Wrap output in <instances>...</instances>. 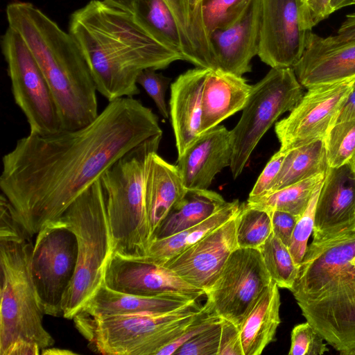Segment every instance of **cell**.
I'll return each mask as SVG.
<instances>
[{"instance_id": "cell-1", "label": "cell", "mask_w": 355, "mask_h": 355, "mask_svg": "<svg viewBox=\"0 0 355 355\" xmlns=\"http://www.w3.org/2000/svg\"><path fill=\"white\" fill-rule=\"evenodd\" d=\"M162 133L157 115L133 97L110 101L89 124L18 139L2 158L0 188L33 236L119 158Z\"/></svg>"}, {"instance_id": "cell-2", "label": "cell", "mask_w": 355, "mask_h": 355, "mask_svg": "<svg viewBox=\"0 0 355 355\" xmlns=\"http://www.w3.org/2000/svg\"><path fill=\"white\" fill-rule=\"evenodd\" d=\"M69 33L87 61L97 92L109 102L139 94L137 79L143 70L184 60L141 26L132 13L104 1L92 0L73 12Z\"/></svg>"}, {"instance_id": "cell-3", "label": "cell", "mask_w": 355, "mask_h": 355, "mask_svg": "<svg viewBox=\"0 0 355 355\" xmlns=\"http://www.w3.org/2000/svg\"><path fill=\"white\" fill-rule=\"evenodd\" d=\"M355 230L313 238L290 290L306 320L342 355H355Z\"/></svg>"}, {"instance_id": "cell-4", "label": "cell", "mask_w": 355, "mask_h": 355, "mask_svg": "<svg viewBox=\"0 0 355 355\" xmlns=\"http://www.w3.org/2000/svg\"><path fill=\"white\" fill-rule=\"evenodd\" d=\"M6 12L8 27L24 39L51 89L63 131L92 123L99 114L97 90L87 61L72 35L31 3L12 2Z\"/></svg>"}, {"instance_id": "cell-5", "label": "cell", "mask_w": 355, "mask_h": 355, "mask_svg": "<svg viewBox=\"0 0 355 355\" xmlns=\"http://www.w3.org/2000/svg\"><path fill=\"white\" fill-rule=\"evenodd\" d=\"M31 237L23 226L0 230V355H39L55 343L31 277Z\"/></svg>"}, {"instance_id": "cell-6", "label": "cell", "mask_w": 355, "mask_h": 355, "mask_svg": "<svg viewBox=\"0 0 355 355\" xmlns=\"http://www.w3.org/2000/svg\"><path fill=\"white\" fill-rule=\"evenodd\" d=\"M162 133L144 141L116 161L101 177L113 241V252L146 254L152 234L145 189L149 161L157 153Z\"/></svg>"}, {"instance_id": "cell-7", "label": "cell", "mask_w": 355, "mask_h": 355, "mask_svg": "<svg viewBox=\"0 0 355 355\" xmlns=\"http://www.w3.org/2000/svg\"><path fill=\"white\" fill-rule=\"evenodd\" d=\"M76 235L77 263L64 295L62 317L73 319L104 283L114 252L106 201L101 179L86 189L60 216Z\"/></svg>"}, {"instance_id": "cell-8", "label": "cell", "mask_w": 355, "mask_h": 355, "mask_svg": "<svg viewBox=\"0 0 355 355\" xmlns=\"http://www.w3.org/2000/svg\"><path fill=\"white\" fill-rule=\"evenodd\" d=\"M197 300L165 313L93 317L79 312L73 320L98 353L155 355L180 336L202 311L204 306Z\"/></svg>"}, {"instance_id": "cell-9", "label": "cell", "mask_w": 355, "mask_h": 355, "mask_svg": "<svg viewBox=\"0 0 355 355\" xmlns=\"http://www.w3.org/2000/svg\"><path fill=\"white\" fill-rule=\"evenodd\" d=\"M303 96L302 86L293 68H271L252 85L236 126L230 130L234 179L242 173L254 148L275 121L291 111Z\"/></svg>"}, {"instance_id": "cell-10", "label": "cell", "mask_w": 355, "mask_h": 355, "mask_svg": "<svg viewBox=\"0 0 355 355\" xmlns=\"http://www.w3.org/2000/svg\"><path fill=\"white\" fill-rule=\"evenodd\" d=\"M1 49L13 98L26 118L30 132L48 136L63 131L51 89L21 36L8 27L1 37Z\"/></svg>"}, {"instance_id": "cell-11", "label": "cell", "mask_w": 355, "mask_h": 355, "mask_svg": "<svg viewBox=\"0 0 355 355\" xmlns=\"http://www.w3.org/2000/svg\"><path fill=\"white\" fill-rule=\"evenodd\" d=\"M77 257L76 235L60 217L46 223L36 234L30 269L45 315L62 316V302L75 274Z\"/></svg>"}, {"instance_id": "cell-12", "label": "cell", "mask_w": 355, "mask_h": 355, "mask_svg": "<svg viewBox=\"0 0 355 355\" xmlns=\"http://www.w3.org/2000/svg\"><path fill=\"white\" fill-rule=\"evenodd\" d=\"M272 280L259 249L238 248L205 292L206 302L239 327Z\"/></svg>"}, {"instance_id": "cell-13", "label": "cell", "mask_w": 355, "mask_h": 355, "mask_svg": "<svg viewBox=\"0 0 355 355\" xmlns=\"http://www.w3.org/2000/svg\"><path fill=\"white\" fill-rule=\"evenodd\" d=\"M354 80L307 89L290 114L275 123L279 150L288 152L324 140L336 123L352 89Z\"/></svg>"}, {"instance_id": "cell-14", "label": "cell", "mask_w": 355, "mask_h": 355, "mask_svg": "<svg viewBox=\"0 0 355 355\" xmlns=\"http://www.w3.org/2000/svg\"><path fill=\"white\" fill-rule=\"evenodd\" d=\"M302 0H261L258 56L271 68H293L300 59L307 32Z\"/></svg>"}, {"instance_id": "cell-15", "label": "cell", "mask_w": 355, "mask_h": 355, "mask_svg": "<svg viewBox=\"0 0 355 355\" xmlns=\"http://www.w3.org/2000/svg\"><path fill=\"white\" fill-rule=\"evenodd\" d=\"M104 284L116 291L142 296L180 293L199 298L206 295L203 290L186 282L164 266L144 257H130L115 252L107 263Z\"/></svg>"}, {"instance_id": "cell-16", "label": "cell", "mask_w": 355, "mask_h": 355, "mask_svg": "<svg viewBox=\"0 0 355 355\" xmlns=\"http://www.w3.org/2000/svg\"><path fill=\"white\" fill-rule=\"evenodd\" d=\"M304 87L355 79V38L307 32L303 53L293 67Z\"/></svg>"}, {"instance_id": "cell-17", "label": "cell", "mask_w": 355, "mask_h": 355, "mask_svg": "<svg viewBox=\"0 0 355 355\" xmlns=\"http://www.w3.org/2000/svg\"><path fill=\"white\" fill-rule=\"evenodd\" d=\"M236 216L163 266L186 282L206 292L230 254L238 248Z\"/></svg>"}, {"instance_id": "cell-18", "label": "cell", "mask_w": 355, "mask_h": 355, "mask_svg": "<svg viewBox=\"0 0 355 355\" xmlns=\"http://www.w3.org/2000/svg\"><path fill=\"white\" fill-rule=\"evenodd\" d=\"M261 21V0H252L233 24L209 36L216 69L238 76L251 71L250 61L258 55Z\"/></svg>"}, {"instance_id": "cell-19", "label": "cell", "mask_w": 355, "mask_h": 355, "mask_svg": "<svg viewBox=\"0 0 355 355\" xmlns=\"http://www.w3.org/2000/svg\"><path fill=\"white\" fill-rule=\"evenodd\" d=\"M355 226V170L349 162L329 167L315 213L313 238L354 230Z\"/></svg>"}, {"instance_id": "cell-20", "label": "cell", "mask_w": 355, "mask_h": 355, "mask_svg": "<svg viewBox=\"0 0 355 355\" xmlns=\"http://www.w3.org/2000/svg\"><path fill=\"white\" fill-rule=\"evenodd\" d=\"M230 131L218 125L200 135L180 156L176 166L187 189H207L217 173L230 166Z\"/></svg>"}, {"instance_id": "cell-21", "label": "cell", "mask_w": 355, "mask_h": 355, "mask_svg": "<svg viewBox=\"0 0 355 355\" xmlns=\"http://www.w3.org/2000/svg\"><path fill=\"white\" fill-rule=\"evenodd\" d=\"M209 69H189L171 85L170 115L178 157L201 134L202 95Z\"/></svg>"}, {"instance_id": "cell-22", "label": "cell", "mask_w": 355, "mask_h": 355, "mask_svg": "<svg viewBox=\"0 0 355 355\" xmlns=\"http://www.w3.org/2000/svg\"><path fill=\"white\" fill-rule=\"evenodd\" d=\"M198 299L180 293L157 296L125 293L111 289L103 283L80 312L93 317L159 314L178 309Z\"/></svg>"}, {"instance_id": "cell-23", "label": "cell", "mask_w": 355, "mask_h": 355, "mask_svg": "<svg viewBox=\"0 0 355 355\" xmlns=\"http://www.w3.org/2000/svg\"><path fill=\"white\" fill-rule=\"evenodd\" d=\"M252 85L241 76L220 69H209L202 95L201 133L243 110Z\"/></svg>"}, {"instance_id": "cell-24", "label": "cell", "mask_w": 355, "mask_h": 355, "mask_svg": "<svg viewBox=\"0 0 355 355\" xmlns=\"http://www.w3.org/2000/svg\"><path fill=\"white\" fill-rule=\"evenodd\" d=\"M176 165L157 153L150 157L146 179V207L153 236L173 207L187 193Z\"/></svg>"}, {"instance_id": "cell-25", "label": "cell", "mask_w": 355, "mask_h": 355, "mask_svg": "<svg viewBox=\"0 0 355 355\" xmlns=\"http://www.w3.org/2000/svg\"><path fill=\"white\" fill-rule=\"evenodd\" d=\"M280 305L279 287L272 280L239 326L244 355H259L275 340Z\"/></svg>"}, {"instance_id": "cell-26", "label": "cell", "mask_w": 355, "mask_h": 355, "mask_svg": "<svg viewBox=\"0 0 355 355\" xmlns=\"http://www.w3.org/2000/svg\"><path fill=\"white\" fill-rule=\"evenodd\" d=\"M227 202L220 194L208 189H187L155 232L152 241L171 236L202 223Z\"/></svg>"}, {"instance_id": "cell-27", "label": "cell", "mask_w": 355, "mask_h": 355, "mask_svg": "<svg viewBox=\"0 0 355 355\" xmlns=\"http://www.w3.org/2000/svg\"><path fill=\"white\" fill-rule=\"evenodd\" d=\"M241 204L238 200L226 205L202 223L171 236L152 241L146 254L147 260L163 266L168 259L196 244L239 212Z\"/></svg>"}, {"instance_id": "cell-28", "label": "cell", "mask_w": 355, "mask_h": 355, "mask_svg": "<svg viewBox=\"0 0 355 355\" xmlns=\"http://www.w3.org/2000/svg\"><path fill=\"white\" fill-rule=\"evenodd\" d=\"M328 168L324 140L292 149L287 152L270 193L316 175L326 173Z\"/></svg>"}, {"instance_id": "cell-29", "label": "cell", "mask_w": 355, "mask_h": 355, "mask_svg": "<svg viewBox=\"0 0 355 355\" xmlns=\"http://www.w3.org/2000/svg\"><path fill=\"white\" fill-rule=\"evenodd\" d=\"M132 14L137 23L153 37L182 54L180 32L164 0H135Z\"/></svg>"}, {"instance_id": "cell-30", "label": "cell", "mask_w": 355, "mask_h": 355, "mask_svg": "<svg viewBox=\"0 0 355 355\" xmlns=\"http://www.w3.org/2000/svg\"><path fill=\"white\" fill-rule=\"evenodd\" d=\"M326 173H321L270 192L258 198L248 199L249 207L266 211H282L300 218L306 209L316 187Z\"/></svg>"}, {"instance_id": "cell-31", "label": "cell", "mask_w": 355, "mask_h": 355, "mask_svg": "<svg viewBox=\"0 0 355 355\" xmlns=\"http://www.w3.org/2000/svg\"><path fill=\"white\" fill-rule=\"evenodd\" d=\"M258 249L271 279L279 288L290 291L298 275L300 266L294 262L288 248L272 232Z\"/></svg>"}, {"instance_id": "cell-32", "label": "cell", "mask_w": 355, "mask_h": 355, "mask_svg": "<svg viewBox=\"0 0 355 355\" xmlns=\"http://www.w3.org/2000/svg\"><path fill=\"white\" fill-rule=\"evenodd\" d=\"M236 238L239 248L258 249L272 232L271 218L266 211L242 203L236 216Z\"/></svg>"}, {"instance_id": "cell-33", "label": "cell", "mask_w": 355, "mask_h": 355, "mask_svg": "<svg viewBox=\"0 0 355 355\" xmlns=\"http://www.w3.org/2000/svg\"><path fill=\"white\" fill-rule=\"evenodd\" d=\"M324 141L329 167H338L350 162L355 155V119L335 123Z\"/></svg>"}, {"instance_id": "cell-34", "label": "cell", "mask_w": 355, "mask_h": 355, "mask_svg": "<svg viewBox=\"0 0 355 355\" xmlns=\"http://www.w3.org/2000/svg\"><path fill=\"white\" fill-rule=\"evenodd\" d=\"M252 0H200L202 22L209 35L229 27L245 12Z\"/></svg>"}, {"instance_id": "cell-35", "label": "cell", "mask_w": 355, "mask_h": 355, "mask_svg": "<svg viewBox=\"0 0 355 355\" xmlns=\"http://www.w3.org/2000/svg\"><path fill=\"white\" fill-rule=\"evenodd\" d=\"M322 182L315 189L306 209L298 218L293 232L288 250L297 266L300 265L304 259L308 247V240L313 233L315 208Z\"/></svg>"}, {"instance_id": "cell-36", "label": "cell", "mask_w": 355, "mask_h": 355, "mask_svg": "<svg viewBox=\"0 0 355 355\" xmlns=\"http://www.w3.org/2000/svg\"><path fill=\"white\" fill-rule=\"evenodd\" d=\"M327 352L326 341L307 321L293 328L289 355H322Z\"/></svg>"}, {"instance_id": "cell-37", "label": "cell", "mask_w": 355, "mask_h": 355, "mask_svg": "<svg viewBox=\"0 0 355 355\" xmlns=\"http://www.w3.org/2000/svg\"><path fill=\"white\" fill-rule=\"evenodd\" d=\"M220 320L221 318L184 343L174 355H218L221 332Z\"/></svg>"}, {"instance_id": "cell-38", "label": "cell", "mask_w": 355, "mask_h": 355, "mask_svg": "<svg viewBox=\"0 0 355 355\" xmlns=\"http://www.w3.org/2000/svg\"><path fill=\"white\" fill-rule=\"evenodd\" d=\"M156 71L151 68L143 70L137 77V83L140 85L151 97L160 114L164 119H168L169 112L165 96L171 78Z\"/></svg>"}, {"instance_id": "cell-39", "label": "cell", "mask_w": 355, "mask_h": 355, "mask_svg": "<svg viewBox=\"0 0 355 355\" xmlns=\"http://www.w3.org/2000/svg\"><path fill=\"white\" fill-rule=\"evenodd\" d=\"M220 318L211 311L209 304L206 302L202 311L187 327L181 336L159 349L155 355L174 354L177 349L184 343L210 327L213 324L220 320Z\"/></svg>"}, {"instance_id": "cell-40", "label": "cell", "mask_w": 355, "mask_h": 355, "mask_svg": "<svg viewBox=\"0 0 355 355\" xmlns=\"http://www.w3.org/2000/svg\"><path fill=\"white\" fill-rule=\"evenodd\" d=\"M287 152L279 150L266 164L257 178L248 199L260 198L270 193L272 184L277 176Z\"/></svg>"}, {"instance_id": "cell-41", "label": "cell", "mask_w": 355, "mask_h": 355, "mask_svg": "<svg viewBox=\"0 0 355 355\" xmlns=\"http://www.w3.org/2000/svg\"><path fill=\"white\" fill-rule=\"evenodd\" d=\"M221 332L218 355H244L239 327L221 318Z\"/></svg>"}, {"instance_id": "cell-42", "label": "cell", "mask_w": 355, "mask_h": 355, "mask_svg": "<svg viewBox=\"0 0 355 355\" xmlns=\"http://www.w3.org/2000/svg\"><path fill=\"white\" fill-rule=\"evenodd\" d=\"M331 0H306L302 6V21L306 31L311 29L333 13Z\"/></svg>"}, {"instance_id": "cell-43", "label": "cell", "mask_w": 355, "mask_h": 355, "mask_svg": "<svg viewBox=\"0 0 355 355\" xmlns=\"http://www.w3.org/2000/svg\"><path fill=\"white\" fill-rule=\"evenodd\" d=\"M273 234L288 248L298 217L282 211L270 213Z\"/></svg>"}, {"instance_id": "cell-44", "label": "cell", "mask_w": 355, "mask_h": 355, "mask_svg": "<svg viewBox=\"0 0 355 355\" xmlns=\"http://www.w3.org/2000/svg\"><path fill=\"white\" fill-rule=\"evenodd\" d=\"M355 119V79L349 96L338 114L336 123L338 121Z\"/></svg>"}, {"instance_id": "cell-45", "label": "cell", "mask_w": 355, "mask_h": 355, "mask_svg": "<svg viewBox=\"0 0 355 355\" xmlns=\"http://www.w3.org/2000/svg\"><path fill=\"white\" fill-rule=\"evenodd\" d=\"M120 9L132 13L135 0H103Z\"/></svg>"}, {"instance_id": "cell-46", "label": "cell", "mask_w": 355, "mask_h": 355, "mask_svg": "<svg viewBox=\"0 0 355 355\" xmlns=\"http://www.w3.org/2000/svg\"><path fill=\"white\" fill-rule=\"evenodd\" d=\"M42 355H69L76 354V352L69 349H60L58 347H49L41 351Z\"/></svg>"}, {"instance_id": "cell-47", "label": "cell", "mask_w": 355, "mask_h": 355, "mask_svg": "<svg viewBox=\"0 0 355 355\" xmlns=\"http://www.w3.org/2000/svg\"><path fill=\"white\" fill-rule=\"evenodd\" d=\"M355 5V0H331L330 6L332 12H335L343 8Z\"/></svg>"}, {"instance_id": "cell-48", "label": "cell", "mask_w": 355, "mask_h": 355, "mask_svg": "<svg viewBox=\"0 0 355 355\" xmlns=\"http://www.w3.org/2000/svg\"><path fill=\"white\" fill-rule=\"evenodd\" d=\"M353 26H355V10L354 12L346 15V18L338 31H343Z\"/></svg>"}, {"instance_id": "cell-49", "label": "cell", "mask_w": 355, "mask_h": 355, "mask_svg": "<svg viewBox=\"0 0 355 355\" xmlns=\"http://www.w3.org/2000/svg\"><path fill=\"white\" fill-rule=\"evenodd\" d=\"M337 35L345 38H355V26L343 31H338Z\"/></svg>"}, {"instance_id": "cell-50", "label": "cell", "mask_w": 355, "mask_h": 355, "mask_svg": "<svg viewBox=\"0 0 355 355\" xmlns=\"http://www.w3.org/2000/svg\"><path fill=\"white\" fill-rule=\"evenodd\" d=\"M354 170H355V155L353 157V158L352 159V160L350 161Z\"/></svg>"}, {"instance_id": "cell-51", "label": "cell", "mask_w": 355, "mask_h": 355, "mask_svg": "<svg viewBox=\"0 0 355 355\" xmlns=\"http://www.w3.org/2000/svg\"><path fill=\"white\" fill-rule=\"evenodd\" d=\"M351 263H352V264H353L354 266H355V256H354V257L352 259V260L351 261Z\"/></svg>"}, {"instance_id": "cell-52", "label": "cell", "mask_w": 355, "mask_h": 355, "mask_svg": "<svg viewBox=\"0 0 355 355\" xmlns=\"http://www.w3.org/2000/svg\"><path fill=\"white\" fill-rule=\"evenodd\" d=\"M354 230H355V226H354Z\"/></svg>"}]
</instances>
